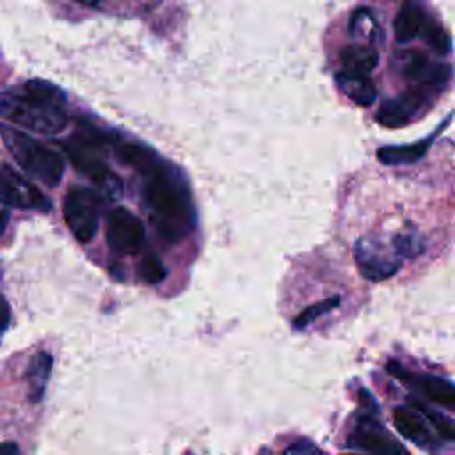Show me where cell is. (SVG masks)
Returning <instances> with one entry per match:
<instances>
[{
	"instance_id": "6da1fadb",
	"label": "cell",
	"mask_w": 455,
	"mask_h": 455,
	"mask_svg": "<svg viewBox=\"0 0 455 455\" xmlns=\"http://www.w3.org/2000/svg\"><path fill=\"white\" fill-rule=\"evenodd\" d=\"M112 149L124 165L140 174L142 199L158 235L169 243L183 240L196 226V212L181 171L149 146L121 140L117 135Z\"/></svg>"
},
{
	"instance_id": "7a4b0ae2",
	"label": "cell",
	"mask_w": 455,
	"mask_h": 455,
	"mask_svg": "<svg viewBox=\"0 0 455 455\" xmlns=\"http://www.w3.org/2000/svg\"><path fill=\"white\" fill-rule=\"evenodd\" d=\"M66 96L48 80H28L20 91L0 94V117L14 126L53 135L66 128Z\"/></svg>"
},
{
	"instance_id": "3957f363",
	"label": "cell",
	"mask_w": 455,
	"mask_h": 455,
	"mask_svg": "<svg viewBox=\"0 0 455 455\" xmlns=\"http://www.w3.org/2000/svg\"><path fill=\"white\" fill-rule=\"evenodd\" d=\"M116 133H103L92 126H82L62 142L73 167L87 176L107 199H117L123 192L121 178L105 164V149L112 146Z\"/></svg>"
},
{
	"instance_id": "277c9868",
	"label": "cell",
	"mask_w": 455,
	"mask_h": 455,
	"mask_svg": "<svg viewBox=\"0 0 455 455\" xmlns=\"http://www.w3.org/2000/svg\"><path fill=\"white\" fill-rule=\"evenodd\" d=\"M0 137L27 174L46 187H55L60 183L64 174V160L57 151L9 124H0Z\"/></svg>"
},
{
	"instance_id": "5b68a950",
	"label": "cell",
	"mask_w": 455,
	"mask_h": 455,
	"mask_svg": "<svg viewBox=\"0 0 455 455\" xmlns=\"http://www.w3.org/2000/svg\"><path fill=\"white\" fill-rule=\"evenodd\" d=\"M62 215L69 231L78 242H91L98 231V194L87 187H71L62 203Z\"/></svg>"
},
{
	"instance_id": "8992f818",
	"label": "cell",
	"mask_w": 455,
	"mask_h": 455,
	"mask_svg": "<svg viewBox=\"0 0 455 455\" xmlns=\"http://www.w3.org/2000/svg\"><path fill=\"white\" fill-rule=\"evenodd\" d=\"M107 243L121 256L137 254L144 245V226L140 219L124 206L114 208L107 217Z\"/></svg>"
},
{
	"instance_id": "52a82bcc",
	"label": "cell",
	"mask_w": 455,
	"mask_h": 455,
	"mask_svg": "<svg viewBox=\"0 0 455 455\" xmlns=\"http://www.w3.org/2000/svg\"><path fill=\"white\" fill-rule=\"evenodd\" d=\"M0 203L18 210L48 212L50 199L9 164L0 165Z\"/></svg>"
},
{
	"instance_id": "ba28073f",
	"label": "cell",
	"mask_w": 455,
	"mask_h": 455,
	"mask_svg": "<svg viewBox=\"0 0 455 455\" xmlns=\"http://www.w3.org/2000/svg\"><path fill=\"white\" fill-rule=\"evenodd\" d=\"M437 92L425 85H414L407 92L398 98H391L380 103L377 108L375 119L379 124L386 128H400L409 124L423 107L435 96Z\"/></svg>"
},
{
	"instance_id": "9c48e42d",
	"label": "cell",
	"mask_w": 455,
	"mask_h": 455,
	"mask_svg": "<svg viewBox=\"0 0 455 455\" xmlns=\"http://www.w3.org/2000/svg\"><path fill=\"white\" fill-rule=\"evenodd\" d=\"M400 73L414 85H425L435 92L443 91L450 80L451 69L448 64L432 62L423 52L407 50L398 53Z\"/></svg>"
},
{
	"instance_id": "30bf717a",
	"label": "cell",
	"mask_w": 455,
	"mask_h": 455,
	"mask_svg": "<svg viewBox=\"0 0 455 455\" xmlns=\"http://www.w3.org/2000/svg\"><path fill=\"white\" fill-rule=\"evenodd\" d=\"M387 371L400 379L402 382L414 386L418 391H421L428 400L448 407V409H455V384L443 379V377H435V375H423V373H411L407 371L402 364H398L396 361H389L386 364Z\"/></svg>"
},
{
	"instance_id": "8fae6325",
	"label": "cell",
	"mask_w": 455,
	"mask_h": 455,
	"mask_svg": "<svg viewBox=\"0 0 455 455\" xmlns=\"http://www.w3.org/2000/svg\"><path fill=\"white\" fill-rule=\"evenodd\" d=\"M347 446L354 450H364L371 453H405V446L396 443L391 435L386 434L380 423L375 418L363 414L359 418L357 428L347 437Z\"/></svg>"
},
{
	"instance_id": "7c38bea8",
	"label": "cell",
	"mask_w": 455,
	"mask_h": 455,
	"mask_svg": "<svg viewBox=\"0 0 455 455\" xmlns=\"http://www.w3.org/2000/svg\"><path fill=\"white\" fill-rule=\"evenodd\" d=\"M354 259L357 263L361 275L366 277L368 281L389 279L400 268L398 259L387 258L380 249H377V245L366 240H359L354 245Z\"/></svg>"
},
{
	"instance_id": "4fadbf2b",
	"label": "cell",
	"mask_w": 455,
	"mask_h": 455,
	"mask_svg": "<svg viewBox=\"0 0 455 455\" xmlns=\"http://www.w3.org/2000/svg\"><path fill=\"white\" fill-rule=\"evenodd\" d=\"M393 423H395V428L411 443L421 448H430L434 444V437L430 430L425 427L421 418L412 409L396 407L393 411Z\"/></svg>"
},
{
	"instance_id": "5bb4252c",
	"label": "cell",
	"mask_w": 455,
	"mask_h": 455,
	"mask_svg": "<svg viewBox=\"0 0 455 455\" xmlns=\"http://www.w3.org/2000/svg\"><path fill=\"white\" fill-rule=\"evenodd\" d=\"M336 82L339 89L357 105L368 107L377 98V87L370 78V75H352L341 69L336 75Z\"/></svg>"
},
{
	"instance_id": "9a60e30c",
	"label": "cell",
	"mask_w": 455,
	"mask_h": 455,
	"mask_svg": "<svg viewBox=\"0 0 455 455\" xmlns=\"http://www.w3.org/2000/svg\"><path fill=\"white\" fill-rule=\"evenodd\" d=\"M343 71L352 75H370L379 64V53L371 46L348 44L339 53Z\"/></svg>"
},
{
	"instance_id": "2e32d148",
	"label": "cell",
	"mask_w": 455,
	"mask_h": 455,
	"mask_svg": "<svg viewBox=\"0 0 455 455\" xmlns=\"http://www.w3.org/2000/svg\"><path fill=\"white\" fill-rule=\"evenodd\" d=\"M425 21V16H423V11L421 7L412 2V0H407L398 14L395 16V23H393V32H395V39L398 43H409L412 41L416 36H419V30H421V25Z\"/></svg>"
},
{
	"instance_id": "e0dca14e",
	"label": "cell",
	"mask_w": 455,
	"mask_h": 455,
	"mask_svg": "<svg viewBox=\"0 0 455 455\" xmlns=\"http://www.w3.org/2000/svg\"><path fill=\"white\" fill-rule=\"evenodd\" d=\"M52 366H53V357L48 352H37L30 364H28V371H27V380H28V400L32 403H37L43 400L44 393H46V384L52 373Z\"/></svg>"
},
{
	"instance_id": "ac0fdd59",
	"label": "cell",
	"mask_w": 455,
	"mask_h": 455,
	"mask_svg": "<svg viewBox=\"0 0 455 455\" xmlns=\"http://www.w3.org/2000/svg\"><path fill=\"white\" fill-rule=\"evenodd\" d=\"M435 135H430L428 139H423L416 144L409 146H384L377 149V158L379 162L386 165H403V164H412L419 160L430 148L432 140Z\"/></svg>"
},
{
	"instance_id": "d6986e66",
	"label": "cell",
	"mask_w": 455,
	"mask_h": 455,
	"mask_svg": "<svg viewBox=\"0 0 455 455\" xmlns=\"http://www.w3.org/2000/svg\"><path fill=\"white\" fill-rule=\"evenodd\" d=\"M341 304V297L339 295H334V297H329L325 300H320V302H315L311 306H307L302 313H299L295 318H293V327L295 329H306L309 323H313L318 316L336 309L338 306Z\"/></svg>"
},
{
	"instance_id": "ffe728a7",
	"label": "cell",
	"mask_w": 455,
	"mask_h": 455,
	"mask_svg": "<svg viewBox=\"0 0 455 455\" xmlns=\"http://www.w3.org/2000/svg\"><path fill=\"white\" fill-rule=\"evenodd\" d=\"M419 36L425 39V43L437 53L444 55L450 52V37L444 32V28L441 25H437L435 21L425 20L419 30Z\"/></svg>"
},
{
	"instance_id": "44dd1931",
	"label": "cell",
	"mask_w": 455,
	"mask_h": 455,
	"mask_svg": "<svg viewBox=\"0 0 455 455\" xmlns=\"http://www.w3.org/2000/svg\"><path fill=\"white\" fill-rule=\"evenodd\" d=\"M139 275L148 284H158V283H162L165 279L167 270H165V267H164V263H162L158 254L148 252L142 258L140 265H139Z\"/></svg>"
},
{
	"instance_id": "7402d4cb",
	"label": "cell",
	"mask_w": 455,
	"mask_h": 455,
	"mask_svg": "<svg viewBox=\"0 0 455 455\" xmlns=\"http://www.w3.org/2000/svg\"><path fill=\"white\" fill-rule=\"evenodd\" d=\"M393 247L400 256H407V258H416L419 254L425 252V243L423 238L416 233H402L396 235L393 240Z\"/></svg>"
},
{
	"instance_id": "603a6c76",
	"label": "cell",
	"mask_w": 455,
	"mask_h": 455,
	"mask_svg": "<svg viewBox=\"0 0 455 455\" xmlns=\"http://www.w3.org/2000/svg\"><path fill=\"white\" fill-rule=\"evenodd\" d=\"M414 407L425 414V418L432 423V427L439 432L441 437H444L446 441H455V421L453 419H450L448 416H444L441 412L430 411L425 405H414Z\"/></svg>"
},
{
	"instance_id": "cb8c5ba5",
	"label": "cell",
	"mask_w": 455,
	"mask_h": 455,
	"mask_svg": "<svg viewBox=\"0 0 455 455\" xmlns=\"http://www.w3.org/2000/svg\"><path fill=\"white\" fill-rule=\"evenodd\" d=\"M284 451H286V453H318L320 448L315 446L311 441L299 439L297 443H293L291 446H288Z\"/></svg>"
},
{
	"instance_id": "d4e9b609",
	"label": "cell",
	"mask_w": 455,
	"mask_h": 455,
	"mask_svg": "<svg viewBox=\"0 0 455 455\" xmlns=\"http://www.w3.org/2000/svg\"><path fill=\"white\" fill-rule=\"evenodd\" d=\"M11 323V309L7 300L0 295V334L9 327Z\"/></svg>"
},
{
	"instance_id": "484cf974",
	"label": "cell",
	"mask_w": 455,
	"mask_h": 455,
	"mask_svg": "<svg viewBox=\"0 0 455 455\" xmlns=\"http://www.w3.org/2000/svg\"><path fill=\"white\" fill-rule=\"evenodd\" d=\"M18 451H20V448L11 441H5L0 444V455H14Z\"/></svg>"
},
{
	"instance_id": "4316f807",
	"label": "cell",
	"mask_w": 455,
	"mask_h": 455,
	"mask_svg": "<svg viewBox=\"0 0 455 455\" xmlns=\"http://www.w3.org/2000/svg\"><path fill=\"white\" fill-rule=\"evenodd\" d=\"M7 224H9V212L5 208H0V235H4Z\"/></svg>"
}]
</instances>
